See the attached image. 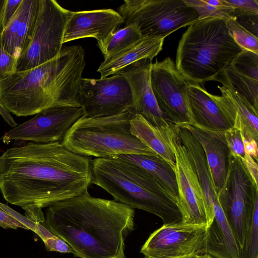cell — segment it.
I'll use <instances>...</instances> for the list:
<instances>
[{"label": "cell", "instance_id": "7", "mask_svg": "<svg viewBox=\"0 0 258 258\" xmlns=\"http://www.w3.org/2000/svg\"><path fill=\"white\" fill-rule=\"evenodd\" d=\"M125 26L136 25L143 37L167 36L199 20L183 0H125L118 8Z\"/></svg>", "mask_w": 258, "mask_h": 258}, {"label": "cell", "instance_id": "25", "mask_svg": "<svg viewBox=\"0 0 258 258\" xmlns=\"http://www.w3.org/2000/svg\"><path fill=\"white\" fill-rule=\"evenodd\" d=\"M228 95L236 109L234 127L239 130L246 139L258 140V111L256 110L242 96L232 88L218 86Z\"/></svg>", "mask_w": 258, "mask_h": 258}, {"label": "cell", "instance_id": "28", "mask_svg": "<svg viewBox=\"0 0 258 258\" xmlns=\"http://www.w3.org/2000/svg\"><path fill=\"white\" fill-rule=\"evenodd\" d=\"M188 6L195 9L199 20L219 18L224 20L232 17L234 10L225 0H183Z\"/></svg>", "mask_w": 258, "mask_h": 258}, {"label": "cell", "instance_id": "6", "mask_svg": "<svg viewBox=\"0 0 258 258\" xmlns=\"http://www.w3.org/2000/svg\"><path fill=\"white\" fill-rule=\"evenodd\" d=\"M132 111L108 116L83 115L61 142L68 150L86 157L103 158L124 154L158 155L131 132Z\"/></svg>", "mask_w": 258, "mask_h": 258}, {"label": "cell", "instance_id": "39", "mask_svg": "<svg viewBox=\"0 0 258 258\" xmlns=\"http://www.w3.org/2000/svg\"><path fill=\"white\" fill-rule=\"evenodd\" d=\"M0 226L4 229H17L18 228L28 229L20 222L0 209Z\"/></svg>", "mask_w": 258, "mask_h": 258}, {"label": "cell", "instance_id": "4", "mask_svg": "<svg viewBox=\"0 0 258 258\" xmlns=\"http://www.w3.org/2000/svg\"><path fill=\"white\" fill-rule=\"evenodd\" d=\"M91 183L117 202L160 218L163 224L181 221L177 200L151 173L118 157L91 160Z\"/></svg>", "mask_w": 258, "mask_h": 258}, {"label": "cell", "instance_id": "18", "mask_svg": "<svg viewBox=\"0 0 258 258\" xmlns=\"http://www.w3.org/2000/svg\"><path fill=\"white\" fill-rule=\"evenodd\" d=\"M179 125L188 130L201 145L214 185L219 194L225 184L231 159L224 132H211L188 124Z\"/></svg>", "mask_w": 258, "mask_h": 258}, {"label": "cell", "instance_id": "2", "mask_svg": "<svg viewBox=\"0 0 258 258\" xmlns=\"http://www.w3.org/2000/svg\"><path fill=\"white\" fill-rule=\"evenodd\" d=\"M134 209L92 197L88 190L48 207L40 224L79 258H126L124 241L134 229Z\"/></svg>", "mask_w": 258, "mask_h": 258}, {"label": "cell", "instance_id": "30", "mask_svg": "<svg viewBox=\"0 0 258 258\" xmlns=\"http://www.w3.org/2000/svg\"><path fill=\"white\" fill-rule=\"evenodd\" d=\"M240 258H258V198L255 201L250 226L241 249Z\"/></svg>", "mask_w": 258, "mask_h": 258}, {"label": "cell", "instance_id": "24", "mask_svg": "<svg viewBox=\"0 0 258 258\" xmlns=\"http://www.w3.org/2000/svg\"><path fill=\"white\" fill-rule=\"evenodd\" d=\"M116 157L132 162L147 170L177 200V186L174 169L162 157L158 155L143 154H124Z\"/></svg>", "mask_w": 258, "mask_h": 258}, {"label": "cell", "instance_id": "12", "mask_svg": "<svg viewBox=\"0 0 258 258\" xmlns=\"http://www.w3.org/2000/svg\"><path fill=\"white\" fill-rule=\"evenodd\" d=\"M77 100L83 115L87 117H103L133 112L132 91L121 74L99 79L83 78Z\"/></svg>", "mask_w": 258, "mask_h": 258}, {"label": "cell", "instance_id": "35", "mask_svg": "<svg viewBox=\"0 0 258 258\" xmlns=\"http://www.w3.org/2000/svg\"><path fill=\"white\" fill-rule=\"evenodd\" d=\"M17 60L4 49L0 34V81L16 72Z\"/></svg>", "mask_w": 258, "mask_h": 258}, {"label": "cell", "instance_id": "42", "mask_svg": "<svg viewBox=\"0 0 258 258\" xmlns=\"http://www.w3.org/2000/svg\"><path fill=\"white\" fill-rule=\"evenodd\" d=\"M0 115L3 117L6 122L11 127H14L18 124L14 120L10 112L7 110L0 103Z\"/></svg>", "mask_w": 258, "mask_h": 258}, {"label": "cell", "instance_id": "37", "mask_svg": "<svg viewBox=\"0 0 258 258\" xmlns=\"http://www.w3.org/2000/svg\"><path fill=\"white\" fill-rule=\"evenodd\" d=\"M235 18L241 26L257 37L258 15H241Z\"/></svg>", "mask_w": 258, "mask_h": 258}, {"label": "cell", "instance_id": "20", "mask_svg": "<svg viewBox=\"0 0 258 258\" xmlns=\"http://www.w3.org/2000/svg\"><path fill=\"white\" fill-rule=\"evenodd\" d=\"M164 38L142 37L127 47L102 62L97 72L101 78L120 74L128 66L143 59L152 61L162 49Z\"/></svg>", "mask_w": 258, "mask_h": 258}, {"label": "cell", "instance_id": "26", "mask_svg": "<svg viewBox=\"0 0 258 258\" xmlns=\"http://www.w3.org/2000/svg\"><path fill=\"white\" fill-rule=\"evenodd\" d=\"M217 81L244 97L258 111V81L236 71L230 65L223 70Z\"/></svg>", "mask_w": 258, "mask_h": 258}, {"label": "cell", "instance_id": "11", "mask_svg": "<svg viewBox=\"0 0 258 258\" xmlns=\"http://www.w3.org/2000/svg\"><path fill=\"white\" fill-rule=\"evenodd\" d=\"M150 83L159 108L167 121L175 125H194L187 98L189 82L171 58L151 63Z\"/></svg>", "mask_w": 258, "mask_h": 258}, {"label": "cell", "instance_id": "17", "mask_svg": "<svg viewBox=\"0 0 258 258\" xmlns=\"http://www.w3.org/2000/svg\"><path fill=\"white\" fill-rule=\"evenodd\" d=\"M187 98L194 126L217 133L225 132L233 127L220 95L211 94L199 84L189 82Z\"/></svg>", "mask_w": 258, "mask_h": 258}, {"label": "cell", "instance_id": "15", "mask_svg": "<svg viewBox=\"0 0 258 258\" xmlns=\"http://www.w3.org/2000/svg\"><path fill=\"white\" fill-rule=\"evenodd\" d=\"M151 61L143 59L128 66L120 74L127 81L133 97L132 111L141 115L152 125L165 128L167 121L159 108L150 83Z\"/></svg>", "mask_w": 258, "mask_h": 258}, {"label": "cell", "instance_id": "19", "mask_svg": "<svg viewBox=\"0 0 258 258\" xmlns=\"http://www.w3.org/2000/svg\"><path fill=\"white\" fill-rule=\"evenodd\" d=\"M39 6V0H23L1 34L4 49L17 59L30 43Z\"/></svg>", "mask_w": 258, "mask_h": 258}, {"label": "cell", "instance_id": "43", "mask_svg": "<svg viewBox=\"0 0 258 258\" xmlns=\"http://www.w3.org/2000/svg\"><path fill=\"white\" fill-rule=\"evenodd\" d=\"M7 0H0V34H2L4 28V12Z\"/></svg>", "mask_w": 258, "mask_h": 258}, {"label": "cell", "instance_id": "38", "mask_svg": "<svg viewBox=\"0 0 258 258\" xmlns=\"http://www.w3.org/2000/svg\"><path fill=\"white\" fill-rule=\"evenodd\" d=\"M242 163L253 181L255 186L258 187V166L256 162L251 156L245 153L244 157L241 158Z\"/></svg>", "mask_w": 258, "mask_h": 258}, {"label": "cell", "instance_id": "41", "mask_svg": "<svg viewBox=\"0 0 258 258\" xmlns=\"http://www.w3.org/2000/svg\"><path fill=\"white\" fill-rule=\"evenodd\" d=\"M242 138L243 142L245 153L251 156L256 162H257V141L251 139H246L242 134Z\"/></svg>", "mask_w": 258, "mask_h": 258}, {"label": "cell", "instance_id": "13", "mask_svg": "<svg viewBox=\"0 0 258 258\" xmlns=\"http://www.w3.org/2000/svg\"><path fill=\"white\" fill-rule=\"evenodd\" d=\"M206 227L181 222L163 224L153 232L141 249L146 257L180 258L206 254Z\"/></svg>", "mask_w": 258, "mask_h": 258}, {"label": "cell", "instance_id": "23", "mask_svg": "<svg viewBox=\"0 0 258 258\" xmlns=\"http://www.w3.org/2000/svg\"><path fill=\"white\" fill-rule=\"evenodd\" d=\"M132 133L173 168L175 157L168 136L167 128L155 126L139 114L130 120Z\"/></svg>", "mask_w": 258, "mask_h": 258}, {"label": "cell", "instance_id": "14", "mask_svg": "<svg viewBox=\"0 0 258 258\" xmlns=\"http://www.w3.org/2000/svg\"><path fill=\"white\" fill-rule=\"evenodd\" d=\"M83 114L82 108L79 107L49 108L6 132L2 140L7 144L13 140L40 144L61 142L69 129Z\"/></svg>", "mask_w": 258, "mask_h": 258}, {"label": "cell", "instance_id": "21", "mask_svg": "<svg viewBox=\"0 0 258 258\" xmlns=\"http://www.w3.org/2000/svg\"><path fill=\"white\" fill-rule=\"evenodd\" d=\"M177 125L181 141L192 159L203 191L207 228L214 219V207L218 200V194L214 185L205 153L199 142L188 130L181 125Z\"/></svg>", "mask_w": 258, "mask_h": 258}, {"label": "cell", "instance_id": "27", "mask_svg": "<svg viewBox=\"0 0 258 258\" xmlns=\"http://www.w3.org/2000/svg\"><path fill=\"white\" fill-rule=\"evenodd\" d=\"M138 26L131 24L119 28L97 46L105 59L127 47L142 37Z\"/></svg>", "mask_w": 258, "mask_h": 258}, {"label": "cell", "instance_id": "9", "mask_svg": "<svg viewBox=\"0 0 258 258\" xmlns=\"http://www.w3.org/2000/svg\"><path fill=\"white\" fill-rule=\"evenodd\" d=\"M256 187L241 158L231 156L225 184L218 201L240 249L248 232L256 199Z\"/></svg>", "mask_w": 258, "mask_h": 258}, {"label": "cell", "instance_id": "8", "mask_svg": "<svg viewBox=\"0 0 258 258\" xmlns=\"http://www.w3.org/2000/svg\"><path fill=\"white\" fill-rule=\"evenodd\" d=\"M72 11L54 0H39V10L30 43L18 58L16 72L30 70L57 56Z\"/></svg>", "mask_w": 258, "mask_h": 258}, {"label": "cell", "instance_id": "36", "mask_svg": "<svg viewBox=\"0 0 258 258\" xmlns=\"http://www.w3.org/2000/svg\"><path fill=\"white\" fill-rule=\"evenodd\" d=\"M44 243L47 251L73 253V250L71 247L65 241L56 235L47 239L44 241Z\"/></svg>", "mask_w": 258, "mask_h": 258}, {"label": "cell", "instance_id": "44", "mask_svg": "<svg viewBox=\"0 0 258 258\" xmlns=\"http://www.w3.org/2000/svg\"><path fill=\"white\" fill-rule=\"evenodd\" d=\"M190 258H213L209 254H205L201 255H192Z\"/></svg>", "mask_w": 258, "mask_h": 258}, {"label": "cell", "instance_id": "10", "mask_svg": "<svg viewBox=\"0 0 258 258\" xmlns=\"http://www.w3.org/2000/svg\"><path fill=\"white\" fill-rule=\"evenodd\" d=\"M167 133L175 157L173 169L177 186V204L181 215V222L206 227L204 195L192 159L181 141L178 126L170 124Z\"/></svg>", "mask_w": 258, "mask_h": 258}, {"label": "cell", "instance_id": "1", "mask_svg": "<svg viewBox=\"0 0 258 258\" xmlns=\"http://www.w3.org/2000/svg\"><path fill=\"white\" fill-rule=\"evenodd\" d=\"M91 160L60 142H33L11 148L0 156V190L26 215L75 197L91 184Z\"/></svg>", "mask_w": 258, "mask_h": 258}, {"label": "cell", "instance_id": "16", "mask_svg": "<svg viewBox=\"0 0 258 258\" xmlns=\"http://www.w3.org/2000/svg\"><path fill=\"white\" fill-rule=\"evenodd\" d=\"M123 23L119 13L111 9L72 11L66 26L63 44L88 37L103 41Z\"/></svg>", "mask_w": 258, "mask_h": 258}, {"label": "cell", "instance_id": "5", "mask_svg": "<svg viewBox=\"0 0 258 258\" xmlns=\"http://www.w3.org/2000/svg\"><path fill=\"white\" fill-rule=\"evenodd\" d=\"M242 51L230 35L225 20L215 17L199 20L182 34L175 64L190 83L217 81Z\"/></svg>", "mask_w": 258, "mask_h": 258}, {"label": "cell", "instance_id": "33", "mask_svg": "<svg viewBox=\"0 0 258 258\" xmlns=\"http://www.w3.org/2000/svg\"><path fill=\"white\" fill-rule=\"evenodd\" d=\"M224 134L231 156L242 158L245 152L241 131L233 127Z\"/></svg>", "mask_w": 258, "mask_h": 258}, {"label": "cell", "instance_id": "22", "mask_svg": "<svg viewBox=\"0 0 258 258\" xmlns=\"http://www.w3.org/2000/svg\"><path fill=\"white\" fill-rule=\"evenodd\" d=\"M214 217L206 228V254L213 258H240L241 249L218 200Z\"/></svg>", "mask_w": 258, "mask_h": 258}, {"label": "cell", "instance_id": "3", "mask_svg": "<svg viewBox=\"0 0 258 258\" xmlns=\"http://www.w3.org/2000/svg\"><path fill=\"white\" fill-rule=\"evenodd\" d=\"M85 65L82 46H63L53 59L0 81V103L18 116L53 107H80L77 97Z\"/></svg>", "mask_w": 258, "mask_h": 258}, {"label": "cell", "instance_id": "45", "mask_svg": "<svg viewBox=\"0 0 258 258\" xmlns=\"http://www.w3.org/2000/svg\"><path fill=\"white\" fill-rule=\"evenodd\" d=\"M146 258H151V257H146Z\"/></svg>", "mask_w": 258, "mask_h": 258}, {"label": "cell", "instance_id": "31", "mask_svg": "<svg viewBox=\"0 0 258 258\" xmlns=\"http://www.w3.org/2000/svg\"><path fill=\"white\" fill-rule=\"evenodd\" d=\"M230 66L236 71L258 81V54L243 50Z\"/></svg>", "mask_w": 258, "mask_h": 258}, {"label": "cell", "instance_id": "29", "mask_svg": "<svg viewBox=\"0 0 258 258\" xmlns=\"http://www.w3.org/2000/svg\"><path fill=\"white\" fill-rule=\"evenodd\" d=\"M229 33L235 42L243 50L258 54V39L241 26L234 17L225 20Z\"/></svg>", "mask_w": 258, "mask_h": 258}, {"label": "cell", "instance_id": "40", "mask_svg": "<svg viewBox=\"0 0 258 258\" xmlns=\"http://www.w3.org/2000/svg\"><path fill=\"white\" fill-rule=\"evenodd\" d=\"M23 0H7L4 12V25L5 27L15 15Z\"/></svg>", "mask_w": 258, "mask_h": 258}, {"label": "cell", "instance_id": "34", "mask_svg": "<svg viewBox=\"0 0 258 258\" xmlns=\"http://www.w3.org/2000/svg\"><path fill=\"white\" fill-rule=\"evenodd\" d=\"M225 1L234 10L232 17L236 18L246 15H258L257 0Z\"/></svg>", "mask_w": 258, "mask_h": 258}, {"label": "cell", "instance_id": "32", "mask_svg": "<svg viewBox=\"0 0 258 258\" xmlns=\"http://www.w3.org/2000/svg\"><path fill=\"white\" fill-rule=\"evenodd\" d=\"M0 209L24 225L28 230L34 232L42 239L43 242L54 235L40 223H36L26 216L20 214L8 205L1 202H0Z\"/></svg>", "mask_w": 258, "mask_h": 258}]
</instances>
